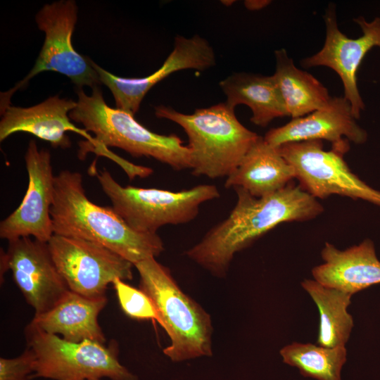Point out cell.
<instances>
[{"instance_id":"cell-1","label":"cell","mask_w":380,"mask_h":380,"mask_svg":"<svg viewBox=\"0 0 380 380\" xmlns=\"http://www.w3.org/2000/svg\"><path fill=\"white\" fill-rule=\"evenodd\" d=\"M234 189L237 201L228 217L186 252L191 260L218 277L226 274L236 253L278 224L310 220L324 210L317 198L291 183L260 198L240 187Z\"/></svg>"},{"instance_id":"cell-2","label":"cell","mask_w":380,"mask_h":380,"mask_svg":"<svg viewBox=\"0 0 380 380\" xmlns=\"http://www.w3.org/2000/svg\"><path fill=\"white\" fill-rule=\"evenodd\" d=\"M53 234L101 245L133 265L158 256L164 250L157 234L132 229L113 210L91 201L78 172L63 170L55 176L51 207Z\"/></svg>"},{"instance_id":"cell-3","label":"cell","mask_w":380,"mask_h":380,"mask_svg":"<svg viewBox=\"0 0 380 380\" xmlns=\"http://www.w3.org/2000/svg\"><path fill=\"white\" fill-rule=\"evenodd\" d=\"M77 106L70 112V120L94 134V152L101 146L117 147L134 157H151L175 170L191 169V152L175 134L163 135L150 131L134 115L110 107L99 86L90 95L77 88Z\"/></svg>"},{"instance_id":"cell-4","label":"cell","mask_w":380,"mask_h":380,"mask_svg":"<svg viewBox=\"0 0 380 380\" xmlns=\"http://www.w3.org/2000/svg\"><path fill=\"white\" fill-rule=\"evenodd\" d=\"M155 114L177 123L186 132L196 176L229 177L260 137L243 125L226 103L198 108L192 114L160 105L155 107Z\"/></svg>"},{"instance_id":"cell-5","label":"cell","mask_w":380,"mask_h":380,"mask_svg":"<svg viewBox=\"0 0 380 380\" xmlns=\"http://www.w3.org/2000/svg\"><path fill=\"white\" fill-rule=\"evenodd\" d=\"M134 266L140 277L139 289L153 300L160 317V325L170 338L163 353L174 362L212 356L210 315L181 289L170 270L156 258Z\"/></svg>"},{"instance_id":"cell-6","label":"cell","mask_w":380,"mask_h":380,"mask_svg":"<svg viewBox=\"0 0 380 380\" xmlns=\"http://www.w3.org/2000/svg\"><path fill=\"white\" fill-rule=\"evenodd\" d=\"M91 168L115 213L132 229L141 233L157 234L164 225L187 223L196 218L202 203L220 196L218 189L211 184L179 191L123 186L106 169L97 172Z\"/></svg>"},{"instance_id":"cell-7","label":"cell","mask_w":380,"mask_h":380,"mask_svg":"<svg viewBox=\"0 0 380 380\" xmlns=\"http://www.w3.org/2000/svg\"><path fill=\"white\" fill-rule=\"evenodd\" d=\"M27 346L35 355L32 378L51 380H138L118 359L116 342L108 346L84 340L68 341L30 324L25 329Z\"/></svg>"},{"instance_id":"cell-8","label":"cell","mask_w":380,"mask_h":380,"mask_svg":"<svg viewBox=\"0 0 380 380\" xmlns=\"http://www.w3.org/2000/svg\"><path fill=\"white\" fill-rule=\"evenodd\" d=\"M78 8L73 0H60L46 4L37 12L35 21L45 39L30 72L8 91L1 94L0 110L11 104L12 95L26 87L35 75L53 71L67 76L77 88L99 86L97 72L90 58L80 54L72 44V36L77 21Z\"/></svg>"},{"instance_id":"cell-9","label":"cell","mask_w":380,"mask_h":380,"mask_svg":"<svg viewBox=\"0 0 380 380\" xmlns=\"http://www.w3.org/2000/svg\"><path fill=\"white\" fill-rule=\"evenodd\" d=\"M276 147L293 167L299 185L314 198L338 195L380 206V191L350 170L344 154L332 148L324 150L322 141L291 142Z\"/></svg>"},{"instance_id":"cell-10","label":"cell","mask_w":380,"mask_h":380,"mask_svg":"<svg viewBox=\"0 0 380 380\" xmlns=\"http://www.w3.org/2000/svg\"><path fill=\"white\" fill-rule=\"evenodd\" d=\"M47 245L58 272L73 292L105 296L108 285L117 279L133 278L132 263L98 243L53 234Z\"/></svg>"},{"instance_id":"cell-11","label":"cell","mask_w":380,"mask_h":380,"mask_svg":"<svg viewBox=\"0 0 380 380\" xmlns=\"http://www.w3.org/2000/svg\"><path fill=\"white\" fill-rule=\"evenodd\" d=\"M324 20V44L317 53L303 59L301 65L305 68L326 66L334 70L343 83V97L350 103L354 118L359 119L365 103L357 85V71L367 53L374 46L380 47V18L371 22L361 16L353 19L363 33L357 39L348 37L338 29L334 4L329 5Z\"/></svg>"},{"instance_id":"cell-12","label":"cell","mask_w":380,"mask_h":380,"mask_svg":"<svg viewBox=\"0 0 380 380\" xmlns=\"http://www.w3.org/2000/svg\"><path fill=\"white\" fill-rule=\"evenodd\" d=\"M8 270L34 315L49 310L69 290L47 243L35 239L27 236L8 241L6 251H1V281Z\"/></svg>"},{"instance_id":"cell-13","label":"cell","mask_w":380,"mask_h":380,"mask_svg":"<svg viewBox=\"0 0 380 380\" xmlns=\"http://www.w3.org/2000/svg\"><path fill=\"white\" fill-rule=\"evenodd\" d=\"M28 186L18 208L0 223V237L8 241L30 237L47 243L53 235L51 207L54 179L51 153L30 140L25 154Z\"/></svg>"},{"instance_id":"cell-14","label":"cell","mask_w":380,"mask_h":380,"mask_svg":"<svg viewBox=\"0 0 380 380\" xmlns=\"http://www.w3.org/2000/svg\"><path fill=\"white\" fill-rule=\"evenodd\" d=\"M100 81L111 91L116 108L132 115L139 110L148 91L171 73L185 69L207 70L215 64L214 51L199 35L191 38L177 36L172 51L162 66L151 75L141 78H124L104 70L90 59Z\"/></svg>"},{"instance_id":"cell-15","label":"cell","mask_w":380,"mask_h":380,"mask_svg":"<svg viewBox=\"0 0 380 380\" xmlns=\"http://www.w3.org/2000/svg\"><path fill=\"white\" fill-rule=\"evenodd\" d=\"M354 118L351 106L344 97H331L325 107L286 125L269 130L264 137L273 146L310 140H327L332 149L343 154L349 151V141L364 144L367 134Z\"/></svg>"},{"instance_id":"cell-16","label":"cell","mask_w":380,"mask_h":380,"mask_svg":"<svg viewBox=\"0 0 380 380\" xmlns=\"http://www.w3.org/2000/svg\"><path fill=\"white\" fill-rule=\"evenodd\" d=\"M76 106L77 101L61 98L58 94L30 107L15 106L11 103L1 110L0 141L17 132H26L49 141L53 147L64 149L71 146L66 134L71 131L87 139L80 142V146L92 147L96 143L94 137L70 121L69 113Z\"/></svg>"},{"instance_id":"cell-17","label":"cell","mask_w":380,"mask_h":380,"mask_svg":"<svg viewBox=\"0 0 380 380\" xmlns=\"http://www.w3.org/2000/svg\"><path fill=\"white\" fill-rule=\"evenodd\" d=\"M321 256L324 262L315 267L312 274L315 280L326 286L353 295L380 284V261L370 239L343 251L326 242Z\"/></svg>"},{"instance_id":"cell-18","label":"cell","mask_w":380,"mask_h":380,"mask_svg":"<svg viewBox=\"0 0 380 380\" xmlns=\"http://www.w3.org/2000/svg\"><path fill=\"white\" fill-rule=\"evenodd\" d=\"M106 303V296L91 298L68 290L49 310L34 315L29 324L70 342L105 343L98 318Z\"/></svg>"},{"instance_id":"cell-19","label":"cell","mask_w":380,"mask_h":380,"mask_svg":"<svg viewBox=\"0 0 380 380\" xmlns=\"http://www.w3.org/2000/svg\"><path fill=\"white\" fill-rule=\"evenodd\" d=\"M296 178L293 167L279 149L259 137L224 183L226 188L240 187L260 198L275 193Z\"/></svg>"},{"instance_id":"cell-20","label":"cell","mask_w":380,"mask_h":380,"mask_svg":"<svg viewBox=\"0 0 380 380\" xmlns=\"http://www.w3.org/2000/svg\"><path fill=\"white\" fill-rule=\"evenodd\" d=\"M232 108L243 104L252 111L251 121L261 127L274 119L289 116L284 100L272 75L235 72L220 82Z\"/></svg>"},{"instance_id":"cell-21","label":"cell","mask_w":380,"mask_h":380,"mask_svg":"<svg viewBox=\"0 0 380 380\" xmlns=\"http://www.w3.org/2000/svg\"><path fill=\"white\" fill-rule=\"evenodd\" d=\"M276 68L272 75L292 119L305 116L327 106V89L311 74L296 67L284 49L274 52Z\"/></svg>"},{"instance_id":"cell-22","label":"cell","mask_w":380,"mask_h":380,"mask_svg":"<svg viewBox=\"0 0 380 380\" xmlns=\"http://www.w3.org/2000/svg\"><path fill=\"white\" fill-rule=\"evenodd\" d=\"M301 286L319 312L317 345L327 348L345 346L354 325L353 317L347 311L353 295L326 286L315 279H305Z\"/></svg>"},{"instance_id":"cell-23","label":"cell","mask_w":380,"mask_h":380,"mask_svg":"<svg viewBox=\"0 0 380 380\" xmlns=\"http://www.w3.org/2000/svg\"><path fill=\"white\" fill-rule=\"evenodd\" d=\"M283 362L297 367L305 377L317 380H341V372L346 362L345 346L327 348L310 343L293 342L280 350Z\"/></svg>"},{"instance_id":"cell-24","label":"cell","mask_w":380,"mask_h":380,"mask_svg":"<svg viewBox=\"0 0 380 380\" xmlns=\"http://www.w3.org/2000/svg\"><path fill=\"white\" fill-rule=\"evenodd\" d=\"M122 310L129 317L136 320L156 321L160 317L151 298L139 288L132 286L117 279L113 283Z\"/></svg>"},{"instance_id":"cell-25","label":"cell","mask_w":380,"mask_h":380,"mask_svg":"<svg viewBox=\"0 0 380 380\" xmlns=\"http://www.w3.org/2000/svg\"><path fill=\"white\" fill-rule=\"evenodd\" d=\"M35 355L28 346L18 357L0 358V380H31Z\"/></svg>"},{"instance_id":"cell-26","label":"cell","mask_w":380,"mask_h":380,"mask_svg":"<svg viewBox=\"0 0 380 380\" xmlns=\"http://www.w3.org/2000/svg\"><path fill=\"white\" fill-rule=\"evenodd\" d=\"M270 1H246L244 4L246 7L249 10H259L264 7H265L267 5L270 4Z\"/></svg>"},{"instance_id":"cell-27","label":"cell","mask_w":380,"mask_h":380,"mask_svg":"<svg viewBox=\"0 0 380 380\" xmlns=\"http://www.w3.org/2000/svg\"><path fill=\"white\" fill-rule=\"evenodd\" d=\"M222 4L227 6H230L234 1H222Z\"/></svg>"},{"instance_id":"cell-28","label":"cell","mask_w":380,"mask_h":380,"mask_svg":"<svg viewBox=\"0 0 380 380\" xmlns=\"http://www.w3.org/2000/svg\"><path fill=\"white\" fill-rule=\"evenodd\" d=\"M91 380H101V379H91Z\"/></svg>"}]
</instances>
